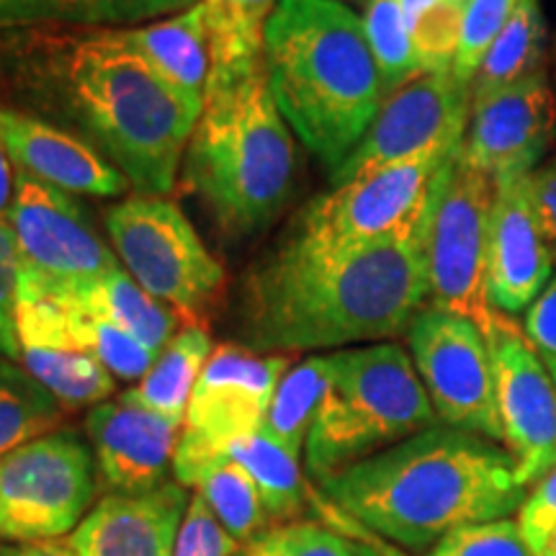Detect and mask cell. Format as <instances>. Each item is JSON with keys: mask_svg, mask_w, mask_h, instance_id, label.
Wrapping results in <instances>:
<instances>
[{"mask_svg": "<svg viewBox=\"0 0 556 556\" xmlns=\"http://www.w3.org/2000/svg\"><path fill=\"white\" fill-rule=\"evenodd\" d=\"M428 296L422 232L345 250L296 238L250 278L245 338L253 351H317L392 340Z\"/></svg>", "mask_w": 556, "mask_h": 556, "instance_id": "cell-1", "label": "cell"}, {"mask_svg": "<svg viewBox=\"0 0 556 556\" xmlns=\"http://www.w3.org/2000/svg\"><path fill=\"white\" fill-rule=\"evenodd\" d=\"M319 490L361 528L409 552H430L458 528L510 518L528 492L505 446L448 426L364 458Z\"/></svg>", "mask_w": 556, "mask_h": 556, "instance_id": "cell-2", "label": "cell"}, {"mask_svg": "<svg viewBox=\"0 0 556 556\" xmlns=\"http://www.w3.org/2000/svg\"><path fill=\"white\" fill-rule=\"evenodd\" d=\"M263 65L283 122L338 170L384 103L364 18L338 0H278Z\"/></svg>", "mask_w": 556, "mask_h": 556, "instance_id": "cell-3", "label": "cell"}, {"mask_svg": "<svg viewBox=\"0 0 556 556\" xmlns=\"http://www.w3.org/2000/svg\"><path fill=\"white\" fill-rule=\"evenodd\" d=\"M294 163L266 65L206 80L184 178L227 232L248 235L274 219L294 186Z\"/></svg>", "mask_w": 556, "mask_h": 556, "instance_id": "cell-4", "label": "cell"}, {"mask_svg": "<svg viewBox=\"0 0 556 556\" xmlns=\"http://www.w3.org/2000/svg\"><path fill=\"white\" fill-rule=\"evenodd\" d=\"M80 119L142 197H168L201 116L124 41L119 31L83 39L67 60Z\"/></svg>", "mask_w": 556, "mask_h": 556, "instance_id": "cell-5", "label": "cell"}, {"mask_svg": "<svg viewBox=\"0 0 556 556\" xmlns=\"http://www.w3.org/2000/svg\"><path fill=\"white\" fill-rule=\"evenodd\" d=\"M435 426L441 420L405 348H345L330 353V384L312 422L304 462L309 477L323 484Z\"/></svg>", "mask_w": 556, "mask_h": 556, "instance_id": "cell-6", "label": "cell"}, {"mask_svg": "<svg viewBox=\"0 0 556 556\" xmlns=\"http://www.w3.org/2000/svg\"><path fill=\"white\" fill-rule=\"evenodd\" d=\"M497 189V180L471 165L458 148L438 173L422 222V258L433 307L469 317L482 332L497 315L486 296Z\"/></svg>", "mask_w": 556, "mask_h": 556, "instance_id": "cell-7", "label": "cell"}, {"mask_svg": "<svg viewBox=\"0 0 556 556\" xmlns=\"http://www.w3.org/2000/svg\"><path fill=\"white\" fill-rule=\"evenodd\" d=\"M106 229L127 274L178 317L197 319L225 281L219 261L170 201H122L106 212Z\"/></svg>", "mask_w": 556, "mask_h": 556, "instance_id": "cell-8", "label": "cell"}, {"mask_svg": "<svg viewBox=\"0 0 556 556\" xmlns=\"http://www.w3.org/2000/svg\"><path fill=\"white\" fill-rule=\"evenodd\" d=\"M93 454L70 430H54L0 458V544L60 539L96 505Z\"/></svg>", "mask_w": 556, "mask_h": 556, "instance_id": "cell-9", "label": "cell"}, {"mask_svg": "<svg viewBox=\"0 0 556 556\" xmlns=\"http://www.w3.org/2000/svg\"><path fill=\"white\" fill-rule=\"evenodd\" d=\"M289 368V353L261 356L238 345H219L212 351L191 392L184 433L173 458L178 484L193 486L208 464L225 456L229 443L258 433L278 381Z\"/></svg>", "mask_w": 556, "mask_h": 556, "instance_id": "cell-10", "label": "cell"}, {"mask_svg": "<svg viewBox=\"0 0 556 556\" xmlns=\"http://www.w3.org/2000/svg\"><path fill=\"white\" fill-rule=\"evenodd\" d=\"M454 152L389 165L336 186L307 206L296 240L315 250H345L415 238L422 232L438 173Z\"/></svg>", "mask_w": 556, "mask_h": 556, "instance_id": "cell-11", "label": "cell"}, {"mask_svg": "<svg viewBox=\"0 0 556 556\" xmlns=\"http://www.w3.org/2000/svg\"><path fill=\"white\" fill-rule=\"evenodd\" d=\"M407 343L441 426L503 446L495 368L482 328L456 312L428 307L409 325Z\"/></svg>", "mask_w": 556, "mask_h": 556, "instance_id": "cell-12", "label": "cell"}, {"mask_svg": "<svg viewBox=\"0 0 556 556\" xmlns=\"http://www.w3.org/2000/svg\"><path fill=\"white\" fill-rule=\"evenodd\" d=\"M9 225L21 255L18 287L67 294L119 268L93 222L70 193L16 170V199Z\"/></svg>", "mask_w": 556, "mask_h": 556, "instance_id": "cell-13", "label": "cell"}, {"mask_svg": "<svg viewBox=\"0 0 556 556\" xmlns=\"http://www.w3.org/2000/svg\"><path fill=\"white\" fill-rule=\"evenodd\" d=\"M471 116V88L454 75L420 73L381 103L377 119L338 170L332 186H343L389 165L443 155L462 148Z\"/></svg>", "mask_w": 556, "mask_h": 556, "instance_id": "cell-14", "label": "cell"}, {"mask_svg": "<svg viewBox=\"0 0 556 556\" xmlns=\"http://www.w3.org/2000/svg\"><path fill=\"white\" fill-rule=\"evenodd\" d=\"M484 338L495 368L503 446L528 490L556 467V384L523 328L507 315L497 312Z\"/></svg>", "mask_w": 556, "mask_h": 556, "instance_id": "cell-15", "label": "cell"}, {"mask_svg": "<svg viewBox=\"0 0 556 556\" xmlns=\"http://www.w3.org/2000/svg\"><path fill=\"white\" fill-rule=\"evenodd\" d=\"M556 90L546 70L471 101L462 152L497 184L531 176L554 137Z\"/></svg>", "mask_w": 556, "mask_h": 556, "instance_id": "cell-16", "label": "cell"}, {"mask_svg": "<svg viewBox=\"0 0 556 556\" xmlns=\"http://www.w3.org/2000/svg\"><path fill=\"white\" fill-rule=\"evenodd\" d=\"M486 255V296L500 315H520L536 302L556 266L528 189V176L497 184Z\"/></svg>", "mask_w": 556, "mask_h": 556, "instance_id": "cell-17", "label": "cell"}, {"mask_svg": "<svg viewBox=\"0 0 556 556\" xmlns=\"http://www.w3.org/2000/svg\"><path fill=\"white\" fill-rule=\"evenodd\" d=\"M180 428V422L122 397L101 402L86 417L99 475L114 495H142L168 482Z\"/></svg>", "mask_w": 556, "mask_h": 556, "instance_id": "cell-18", "label": "cell"}, {"mask_svg": "<svg viewBox=\"0 0 556 556\" xmlns=\"http://www.w3.org/2000/svg\"><path fill=\"white\" fill-rule=\"evenodd\" d=\"M16 325L21 364L62 407L101 405L114 394V377L78 345L58 299L18 287Z\"/></svg>", "mask_w": 556, "mask_h": 556, "instance_id": "cell-19", "label": "cell"}, {"mask_svg": "<svg viewBox=\"0 0 556 556\" xmlns=\"http://www.w3.org/2000/svg\"><path fill=\"white\" fill-rule=\"evenodd\" d=\"M189 503L191 495L178 482L142 495H106L70 541L78 556H173Z\"/></svg>", "mask_w": 556, "mask_h": 556, "instance_id": "cell-20", "label": "cell"}, {"mask_svg": "<svg viewBox=\"0 0 556 556\" xmlns=\"http://www.w3.org/2000/svg\"><path fill=\"white\" fill-rule=\"evenodd\" d=\"M0 142L16 170L83 197H119L127 178L83 139L13 109H0Z\"/></svg>", "mask_w": 556, "mask_h": 556, "instance_id": "cell-21", "label": "cell"}, {"mask_svg": "<svg viewBox=\"0 0 556 556\" xmlns=\"http://www.w3.org/2000/svg\"><path fill=\"white\" fill-rule=\"evenodd\" d=\"M119 34L193 109H204V90L212 67L204 5L199 3L178 16Z\"/></svg>", "mask_w": 556, "mask_h": 556, "instance_id": "cell-22", "label": "cell"}, {"mask_svg": "<svg viewBox=\"0 0 556 556\" xmlns=\"http://www.w3.org/2000/svg\"><path fill=\"white\" fill-rule=\"evenodd\" d=\"M208 356H212V340H208L206 330L191 325V328L173 336L170 343L157 353L150 371L139 379L137 387L127 389L122 400L184 426L191 392L201 371H204Z\"/></svg>", "mask_w": 556, "mask_h": 556, "instance_id": "cell-23", "label": "cell"}, {"mask_svg": "<svg viewBox=\"0 0 556 556\" xmlns=\"http://www.w3.org/2000/svg\"><path fill=\"white\" fill-rule=\"evenodd\" d=\"M225 456L235 458L255 479L270 523L304 520L302 513L315 505L319 486L315 490L309 479L302 475L296 456H291L287 448L278 446L261 430L229 443Z\"/></svg>", "mask_w": 556, "mask_h": 556, "instance_id": "cell-24", "label": "cell"}, {"mask_svg": "<svg viewBox=\"0 0 556 556\" xmlns=\"http://www.w3.org/2000/svg\"><path fill=\"white\" fill-rule=\"evenodd\" d=\"M88 309L99 312L116 328L129 332L157 356L178 328V315L168 304L148 294L124 268H116L90 287L73 291Z\"/></svg>", "mask_w": 556, "mask_h": 556, "instance_id": "cell-25", "label": "cell"}, {"mask_svg": "<svg viewBox=\"0 0 556 556\" xmlns=\"http://www.w3.org/2000/svg\"><path fill=\"white\" fill-rule=\"evenodd\" d=\"M208 31V78H229L263 65L266 24L278 0H201Z\"/></svg>", "mask_w": 556, "mask_h": 556, "instance_id": "cell-26", "label": "cell"}, {"mask_svg": "<svg viewBox=\"0 0 556 556\" xmlns=\"http://www.w3.org/2000/svg\"><path fill=\"white\" fill-rule=\"evenodd\" d=\"M546 39V18L539 0H518L510 21L500 31L471 80V101L544 73Z\"/></svg>", "mask_w": 556, "mask_h": 556, "instance_id": "cell-27", "label": "cell"}, {"mask_svg": "<svg viewBox=\"0 0 556 556\" xmlns=\"http://www.w3.org/2000/svg\"><path fill=\"white\" fill-rule=\"evenodd\" d=\"M330 384V356H309L291 366L278 381L274 402L261 433L287 448L291 456H302L315 415Z\"/></svg>", "mask_w": 556, "mask_h": 556, "instance_id": "cell-28", "label": "cell"}, {"mask_svg": "<svg viewBox=\"0 0 556 556\" xmlns=\"http://www.w3.org/2000/svg\"><path fill=\"white\" fill-rule=\"evenodd\" d=\"M62 417V402L50 389L16 361H0V458L54 433Z\"/></svg>", "mask_w": 556, "mask_h": 556, "instance_id": "cell-29", "label": "cell"}, {"mask_svg": "<svg viewBox=\"0 0 556 556\" xmlns=\"http://www.w3.org/2000/svg\"><path fill=\"white\" fill-rule=\"evenodd\" d=\"M193 490L227 528L229 536L240 544H248L270 526L258 484L235 458L219 456L217 462L208 464Z\"/></svg>", "mask_w": 556, "mask_h": 556, "instance_id": "cell-30", "label": "cell"}, {"mask_svg": "<svg viewBox=\"0 0 556 556\" xmlns=\"http://www.w3.org/2000/svg\"><path fill=\"white\" fill-rule=\"evenodd\" d=\"M29 289V287H24ZM37 291V289H31ZM47 294V291H39ZM58 299L65 309L67 328L73 332V338L78 340L83 351H88L90 356L99 358L103 366L109 368L111 377L124 379V381H137L150 371V366L155 364V353L148 351L139 340H135L129 332L116 328L111 319H106L99 312L88 309L73 291L67 294H50Z\"/></svg>", "mask_w": 556, "mask_h": 556, "instance_id": "cell-31", "label": "cell"}, {"mask_svg": "<svg viewBox=\"0 0 556 556\" xmlns=\"http://www.w3.org/2000/svg\"><path fill=\"white\" fill-rule=\"evenodd\" d=\"M364 29L377 60L384 99H389L394 90L422 73L400 0H371L366 5Z\"/></svg>", "mask_w": 556, "mask_h": 556, "instance_id": "cell-32", "label": "cell"}, {"mask_svg": "<svg viewBox=\"0 0 556 556\" xmlns=\"http://www.w3.org/2000/svg\"><path fill=\"white\" fill-rule=\"evenodd\" d=\"M400 5L422 73H443L454 67L467 3L462 0H400Z\"/></svg>", "mask_w": 556, "mask_h": 556, "instance_id": "cell-33", "label": "cell"}, {"mask_svg": "<svg viewBox=\"0 0 556 556\" xmlns=\"http://www.w3.org/2000/svg\"><path fill=\"white\" fill-rule=\"evenodd\" d=\"M356 539L317 520L274 523L240 546L235 556H361Z\"/></svg>", "mask_w": 556, "mask_h": 556, "instance_id": "cell-34", "label": "cell"}, {"mask_svg": "<svg viewBox=\"0 0 556 556\" xmlns=\"http://www.w3.org/2000/svg\"><path fill=\"white\" fill-rule=\"evenodd\" d=\"M201 0H50V13L90 26H129L168 13H184Z\"/></svg>", "mask_w": 556, "mask_h": 556, "instance_id": "cell-35", "label": "cell"}, {"mask_svg": "<svg viewBox=\"0 0 556 556\" xmlns=\"http://www.w3.org/2000/svg\"><path fill=\"white\" fill-rule=\"evenodd\" d=\"M518 0H467L462 24V41L454 60V75L471 88L479 65H482L490 47L495 45L500 31L510 21Z\"/></svg>", "mask_w": 556, "mask_h": 556, "instance_id": "cell-36", "label": "cell"}, {"mask_svg": "<svg viewBox=\"0 0 556 556\" xmlns=\"http://www.w3.org/2000/svg\"><path fill=\"white\" fill-rule=\"evenodd\" d=\"M426 556H533L513 518L458 528Z\"/></svg>", "mask_w": 556, "mask_h": 556, "instance_id": "cell-37", "label": "cell"}, {"mask_svg": "<svg viewBox=\"0 0 556 556\" xmlns=\"http://www.w3.org/2000/svg\"><path fill=\"white\" fill-rule=\"evenodd\" d=\"M18 281H21V255L13 227L0 219V358L21 361L18 343Z\"/></svg>", "mask_w": 556, "mask_h": 556, "instance_id": "cell-38", "label": "cell"}, {"mask_svg": "<svg viewBox=\"0 0 556 556\" xmlns=\"http://www.w3.org/2000/svg\"><path fill=\"white\" fill-rule=\"evenodd\" d=\"M240 546V541L229 536L227 528L208 510L204 500L191 495L173 556H235Z\"/></svg>", "mask_w": 556, "mask_h": 556, "instance_id": "cell-39", "label": "cell"}, {"mask_svg": "<svg viewBox=\"0 0 556 556\" xmlns=\"http://www.w3.org/2000/svg\"><path fill=\"white\" fill-rule=\"evenodd\" d=\"M516 523L531 552L548 533L556 531V467L544 479H539L531 492H526Z\"/></svg>", "mask_w": 556, "mask_h": 556, "instance_id": "cell-40", "label": "cell"}, {"mask_svg": "<svg viewBox=\"0 0 556 556\" xmlns=\"http://www.w3.org/2000/svg\"><path fill=\"white\" fill-rule=\"evenodd\" d=\"M523 332L546 364L556 361V276L546 283L536 302L528 307Z\"/></svg>", "mask_w": 556, "mask_h": 556, "instance_id": "cell-41", "label": "cell"}, {"mask_svg": "<svg viewBox=\"0 0 556 556\" xmlns=\"http://www.w3.org/2000/svg\"><path fill=\"white\" fill-rule=\"evenodd\" d=\"M528 189H531V201L536 208L541 227L552 248L556 261V157L548 160L546 165H539L528 176Z\"/></svg>", "mask_w": 556, "mask_h": 556, "instance_id": "cell-42", "label": "cell"}, {"mask_svg": "<svg viewBox=\"0 0 556 556\" xmlns=\"http://www.w3.org/2000/svg\"><path fill=\"white\" fill-rule=\"evenodd\" d=\"M0 556H78L70 536L29 541V544H3Z\"/></svg>", "mask_w": 556, "mask_h": 556, "instance_id": "cell-43", "label": "cell"}, {"mask_svg": "<svg viewBox=\"0 0 556 556\" xmlns=\"http://www.w3.org/2000/svg\"><path fill=\"white\" fill-rule=\"evenodd\" d=\"M50 13V0H0V21H31Z\"/></svg>", "mask_w": 556, "mask_h": 556, "instance_id": "cell-44", "label": "cell"}, {"mask_svg": "<svg viewBox=\"0 0 556 556\" xmlns=\"http://www.w3.org/2000/svg\"><path fill=\"white\" fill-rule=\"evenodd\" d=\"M13 199H16V170L11 168V157L0 142V219L9 222Z\"/></svg>", "mask_w": 556, "mask_h": 556, "instance_id": "cell-45", "label": "cell"}, {"mask_svg": "<svg viewBox=\"0 0 556 556\" xmlns=\"http://www.w3.org/2000/svg\"><path fill=\"white\" fill-rule=\"evenodd\" d=\"M533 556H556V531L548 533V536L541 541V544L531 552Z\"/></svg>", "mask_w": 556, "mask_h": 556, "instance_id": "cell-46", "label": "cell"}, {"mask_svg": "<svg viewBox=\"0 0 556 556\" xmlns=\"http://www.w3.org/2000/svg\"><path fill=\"white\" fill-rule=\"evenodd\" d=\"M361 556H392V554H381L379 548H374V546H364V548H361Z\"/></svg>", "mask_w": 556, "mask_h": 556, "instance_id": "cell-47", "label": "cell"}, {"mask_svg": "<svg viewBox=\"0 0 556 556\" xmlns=\"http://www.w3.org/2000/svg\"><path fill=\"white\" fill-rule=\"evenodd\" d=\"M552 65H554V86H556V34H554V45H552Z\"/></svg>", "mask_w": 556, "mask_h": 556, "instance_id": "cell-48", "label": "cell"}, {"mask_svg": "<svg viewBox=\"0 0 556 556\" xmlns=\"http://www.w3.org/2000/svg\"><path fill=\"white\" fill-rule=\"evenodd\" d=\"M548 371H552V377H554V384H556V361H548Z\"/></svg>", "mask_w": 556, "mask_h": 556, "instance_id": "cell-49", "label": "cell"}, {"mask_svg": "<svg viewBox=\"0 0 556 556\" xmlns=\"http://www.w3.org/2000/svg\"><path fill=\"white\" fill-rule=\"evenodd\" d=\"M338 3H371V0H338Z\"/></svg>", "mask_w": 556, "mask_h": 556, "instance_id": "cell-50", "label": "cell"}, {"mask_svg": "<svg viewBox=\"0 0 556 556\" xmlns=\"http://www.w3.org/2000/svg\"><path fill=\"white\" fill-rule=\"evenodd\" d=\"M462 3H467V0H462Z\"/></svg>", "mask_w": 556, "mask_h": 556, "instance_id": "cell-51", "label": "cell"}]
</instances>
